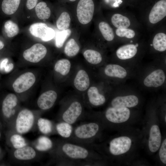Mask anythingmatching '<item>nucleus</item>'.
Masks as SVG:
<instances>
[{
  "mask_svg": "<svg viewBox=\"0 0 166 166\" xmlns=\"http://www.w3.org/2000/svg\"><path fill=\"white\" fill-rule=\"evenodd\" d=\"M4 27L5 32L9 38H13L19 33V30L18 25L11 20L6 22L4 25Z\"/></svg>",
  "mask_w": 166,
  "mask_h": 166,
  "instance_id": "nucleus-31",
  "label": "nucleus"
},
{
  "mask_svg": "<svg viewBox=\"0 0 166 166\" xmlns=\"http://www.w3.org/2000/svg\"><path fill=\"white\" fill-rule=\"evenodd\" d=\"M21 0H3L1 5L2 11L5 14L11 15L18 10Z\"/></svg>",
  "mask_w": 166,
  "mask_h": 166,
  "instance_id": "nucleus-22",
  "label": "nucleus"
},
{
  "mask_svg": "<svg viewBox=\"0 0 166 166\" xmlns=\"http://www.w3.org/2000/svg\"><path fill=\"white\" fill-rule=\"evenodd\" d=\"M80 49V47L75 40L71 38L66 44L64 48V52L67 56L73 57L77 54Z\"/></svg>",
  "mask_w": 166,
  "mask_h": 166,
  "instance_id": "nucleus-29",
  "label": "nucleus"
},
{
  "mask_svg": "<svg viewBox=\"0 0 166 166\" xmlns=\"http://www.w3.org/2000/svg\"><path fill=\"white\" fill-rule=\"evenodd\" d=\"M116 33L119 37H125L128 38H134L135 35L133 30L126 28H117L116 30Z\"/></svg>",
  "mask_w": 166,
  "mask_h": 166,
  "instance_id": "nucleus-37",
  "label": "nucleus"
},
{
  "mask_svg": "<svg viewBox=\"0 0 166 166\" xmlns=\"http://www.w3.org/2000/svg\"><path fill=\"white\" fill-rule=\"evenodd\" d=\"M35 150L31 147L25 146L16 149L14 152V157L17 159L26 160H32L36 156Z\"/></svg>",
  "mask_w": 166,
  "mask_h": 166,
  "instance_id": "nucleus-18",
  "label": "nucleus"
},
{
  "mask_svg": "<svg viewBox=\"0 0 166 166\" xmlns=\"http://www.w3.org/2000/svg\"><path fill=\"white\" fill-rule=\"evenodd\" d=\"M82 112V107L80 103L77 101H74L63 113L62 119L65 122L72 124L76 121Z\"/></svg>",
  "mask_w": 166,
  "mask_h": 166,
  "instance_id": "nucleus-9",
  "label": "nucleus"
},
{
  "mask_svg": "<svg viewBox=\"0 0 166 166\" xmlns=\"http://www.w3.org/2000/svg\"><path fill=\"white\" fill-rule=\"evenodd\" d=\"M165 121L166 122V116H165Z\"/></svg>",
  "mask_w": 166,
  "mask_h": 166,
  "instance_id": "nucleus-45",
  "label": "nucleus"
},
{
  "mask_svg": "<svg viewBox=\"0 0 166 166\" xmlns=\"http://www.w3.org/2000/svg\"><path fill=\"white\" fill-rule=\"evenodd\" d=\"M94 11L93 0H80L77 8V15L79 22L86 25L92 20Z\"/></svg>",
  "mask_w": 166,
  "mask_h": 166,
  "instance_id": "nucleus-1",
  "label": "nucleus"
},
{
  "mask_svg": "<svg viewBox=\"0 0 166 166\" xmlns=\"http://www.w3.org/2000/svg\"><path fill=\"white\" fill-rule=\"evenodd\" d=\"M161 142V135L159 127L154 125L151 127L148 140V146L150 151L156 152L159 149Z\"/></svg>",
  "mask_w": 166,
  "mask_h": 166,
  "instance_id": "nucleus-16",
  "label": "nucleus"
},
{
  "mask_svg": "<svg viewBox=\"0 0 166 166\" xmlns=\"http://www.w3.org/2000/svg\"><path fill=\"white\" fill-rule=\"evenodd\" d=\"M35 7L36 15L39 19L45 20L50 17L51 10L45 2H40L37 4Z\"/></svg>",
  "mask_w": 166,
  "mask_h": 166,
  "instance_id": "nucleus-23",
  "label": "nucleus"
},
{
  "mask_svg": "<svg viewBox=\"0 0 166 166\" xmlns=\"http://www.w3.org/2000/svg\"><path fill=\"white\" fill-rule=\"evenodd\" d=\"M70 21L71 18L69 14L66 12H63L57 20V27L61 30L67 29L70 26Z\"/></svg>",
  "mask_w": 166,
  "mask_h": 166,
  "instance_id": "nucleus-30",
  "label": "nucleus"
},
{
  "mask_svg": "<svg viewBox=\"0 0 166 166\" xmlns=\"http://www.w3.org/2000/svg\"><path fill=\"white\" fill-rule=\"evenodd\" d=\"M75 87L80 91L87 90L90 85V80L87 73L81 69L77 73L73 81Z\"/></svg>",
  "mask_w": 166,
  "mask_h": 166,
  "instance_id": "nucleus-17",
  "label": "nucleus"
},
{
  "mask_svg": "<svg viewBox=\"0 0 166 166\" xmlns=\"http://www.w3.org/2000/svg\"><path fill=\"white\" fill-rule=\"evenodd\" d=\"M10 141L15 149H18L26 145L25 139L21 135L17 134H14L10 137Z\"/></svg>",
  "mask_w": 166,
  "mask_h": 166,
  "instance_id": "nucleus-36",
  "label": "nucleus"
},
{
  "mask_svg": "<svg viewBox=\"0 0 166 166\" xmlns=\"http://www.w3.org/2000/svg\"><path fill=\"white\" fill-rule=\"evenodd\" d=\"M8 61V60L7 58H5L2 61L0 66V68L1 69H4L5 67L7 64Z\"/></svg>",
  "mask_w": 166,
  "mask_h": 166,
  "instance_id": "nucleus-41",
  "label": "nucleus"
},
{
  "mask_svg": "<svg viewBox=\"0 0 166 166\" xmlns=\"http://www.w3.org/2000/svg\"><path fill=\"white\" fill-rule=\"evenodd\" d=\"M62 150L67 156L74 159H84L89 155L88 151L85 148L71 144H64Z\"/></svg>",
  "mask_w": 166,
  "mask_h": 166,
  "instance_id": "nucleus-8",
  "label": "nucleus"
},
{
  "mask_svg": "<svg viewBox=\"0 0 166 166\" xmlns=\"http://www.w3.org/2000/svg\"><path fill=\"white\" fill-rule=\"evenodd\" d=\"M37 124L40 131L43 134H47L52 131V123L48 119L40 118L38 121Z\"/></svg>",
  "mask_w": 166,
  "mask_h": 166,
  "instance_id": "nucleus-35",
  "label": "nucleus"
},
{
  "mask_svg": "<svg viewBox=\"0 0 166 166\" xmlns=\"http://www.w3.org/2000/svg\"><path fill=\"white\" fill-rule=\"evenodd\" d=\"M13 65L12 63L6 64L5 67L4 69L6 72L8 73L10 71L13 69Z\"/></svg>",
  "mask_w": 166,
  "mask_h": 166,
  "instance_id": "nucleus-40",
  "label": "nucleus"
},
{
  "mask_svg": "<svg viewBox=\"0 0 166 166\" xmlns=\"http://www.w3.org/2000/svg\"><path fill=\"white\" fill-rule=\"evenodd\" d=\"M83 56L85 60L89 63L97 64L102 61V57L98 52L92 49L85 50L83 53Z\"/></svg>",
  "mask_w": 166,
  "mask_h": 166,
  "instance_id": "nucleus-25",
  "label": "nucleus"
},
{
  "mask_svg": "<svg viewBox=\"0 0 166 166\" xmlns=\"http://www.w3.org/2000/svg\"><path fill=\"white\" fill-rule=\"evenodd\" d=\"M69 0L70 1L73 2V1H74L76 0Z\"/></svg>",
  "mask_w": 166,
  "mask_h": 166,
  "instance_id": "nucleus-44",
  "label": "nucleus"
},
{
  "mask_svg": "<svg viewBox=\"0 0 166 166\" xmlns=\"http://www.w3.org/2000/svg\"><path fill=\"white\" fill-rule=\"evenodd\" d=\"M105 74L108 76L123 78L126 76L125 69L121 66L115 64L107 65L105 69Z\"/></svg>",
  "mask_w": 166,
  "mask_h": 166,
  "instance_id": "nucleus-20",
  "label": "nucleus"
},
{
  "mask_svg": "<svg viewBox=\"0 0 166 166\" xmlns=\"http://www.w3.org/2000/svg\"><path fill=\"white\" fill-rule=\"evenodd\" d=\"M56 129L59 134L64 138L69 137L72 131L70 124L66 122L58 124L56 126Z\"/></svg>",
  "mask_w": 166,
  "mask_h": 166,
  "instance_id": "nucleus-33",
  "label": "nucleus"
},
{
  "mask_svg": "<svg viewBox=\"0 0 166 166\" xmlns=\"http://www.w3.org/2000/svg\"><path fill=\"white\" fill-rule=\"evenodd\" d=\"M137 48L132 44L126 45L119 48L116 52L117 57L122 60L129 59L133 57L137 52Z\"/></svg>",
  "mask_w": 166,
  "mask_h": 166,
  "instance_id": "nucleus-19",
  "label": "nucleus"
},
{
  "mask_svg": "<svg viewBox=\"0 0 166 166\" xmlns=\"http://www.w3.org/2000/svg\"><path fill=\"white\" fill-rule=\"evenodd\" d=\"M99 129L98 125L95 123H90L78 126L75 130V134L78 138L87 139L96 135Z\"/></svg>",
  "mask_w": 166,
  "mask_h": 166,
  "instance_id": "nucleus-10",
  "label": "nucleus"
},
{
  "mask_svg": "<svg viewBox=\"0 0 166 166\" xmlns=\"http://www.w3.org/2000/svg\"><path fill=\"white\" fill-rule=\"evenodd\" d=\"M135 45V46L137 47L138 46V44H136Z\"/></svg>",
  "mask_w": 166,
  "mask_h": 166,
  "instance_id": "nucleus-43",
  "label": "nucleus"
},
{
  "mask_svg": "<svg viewBox=\"0 0 166 166\" xmlns=\"http://www.w3.org/2000/svg\"><path fill=\"white\" fill-rule=\"evenodd\" d=\"M131 140L127 136H123L114 139L111 141L109 145L110 153L114 155L124 153L130 149Z\"/></svg>",
  "mask_w": 166,
  "mask_h": 166,
  "instance_id": "nucleus-6",
  "label": "nucleus"
},
{
  "mask_svg": "<svg viewBox=\"0 0 166 166\" xmlns=\"http://www.w3.org/2000/svg\"><path fill=\"white\" fill-rule=\"evenodd\" d=\"M71 30L69 29L58 32L55 37V45L58 48L61 47L65 42L71 34Z\"/></svg>",
  "mask_w": 166,
  "mask_h": 166,
  "instance_id": "nucleus-34",
  "label": "nucleus"
},
{
  "mask_svg": "<svg viewBox=\"0 0 166 166\" xmlns=\"http://www.w3.org/2000/svg\"><path fill=\"white\" fill-rule=\"evenodd\" d=\"M166 16V0L157 2L152 8L149 15V20L152 24L160 22Z\"/></svg>",
  "mask_w": 166,
  "mask_h": 166,
  "instance_id": "nucleus-11",
  "label": "nucleus"
},
{
  "mask_svg": "<svg viewBox=\"0 0 166 166\" xmlns=\"http://www.w3.org/2000/svg\"><path fill=\"white\" fill-rule=\"evenodd\" d=\"M130 116V110L127 107L109 108L105 113V117L109 121L117 123L126 121Z\"/></svg>",
  "mask_w": 166,
  "mask_h": 166,
  "instance_id": "nucleus-7",
  "label": "nucleus"
},
{
  "mask_svg": "<svg viewBox=\"0 0 166 166\" xmlns=\"http://www.w3.org/2000/svg\"><path fill=\"white\" fill-rule=\"evenodd\" d=\"M1 136V132H0V138Z\"/></svg>",
  "mask_w": 166,
  "mask_h": 166,
  "instance_id": "nucleus-46",
  "label": "nucleus"
},
{
  "mask_svg": "<svg viewBox=\"0 0 166 166\" xmlns=\"http://www.w3.org/2000/svg\"><path fill=\"white\" fill-rule=\"evenodd\" d=\"M34 121V115L30 110L27 109L21 110L18 114L16 120L17 132L20 134L27 132L32 127Z\"/></svg>",
  "mask_w": 166,
  "mask_h": 166,
  "instance_id": "nucleus-2",
  "label": "nucleus"
},
{
  "mask_svg": "<svg viewBox=\"0 0 166 166\" xmlns=\"http://www.w3.org/2000/svg\"><path fill=\"white\" fill-rule=\"evenodd\" d=\"M138 103L137 97L133 95L119 96L113 99L111 104L113 107H132L136 106Z\"/></svg>",
  "mask_w": 166,
  "mask_h": 166,
  "instance_id": "nucleus-15",
  "label": "nucleus"
},
{
  "mask_svg": "<svg viewBox=\"0 0 166 166\" xmlns=\"http://www.w3.org/2000/svg\"><path fill=\"white\" fill-rule=\"evenodd\" d=\"M87 94L89 102L93 105H101L105 101V97L99 93L98 89L96 87H90L88 90Z\"/></svg>",
  "mask_w": 166,
  "mask_h": 166,
  "instance_id": "nucleus-21",
  "label": "nucleus"
},
{
  "mask_svg": "<svg viewBox=\"0 0 166 166\" xmlns=\"http://www.w3.org/2000/svg\"><path fill=\"white\" fill-rule=\"evenodd\" d=\"M57 98V94L53 90H50L42 93L37 101L38 107L41 109L47 110L51 108Z\"/></svg>",
  "mask_w": 166,
  "mask_h": 166,
  "instance_id": "nucleus-12",
  "label": "nucleus"
},
{
  "mask_svg": "<svg viewBox=\"0 0 166 166\" xmlns=\"http://www.w3.org/2000/svg\"><path fill=\"white\" fill-rule=\"evenodd\" d=\"M165 73L161 69L154 70L144 79V83L148 87H157L162 85L165 81Z\"/></svg>",
  "mask_w": 166,
  "mask_h": 166,
  "instance_id": "nucleus-13",
  "label": "nucleus"
},
{
  "mask_svg": "<svg viewBox=\"0 0 166 166\" xmlns=\"http://www.w3.org/2000/svg\"><path fill=\"white\" fill-rule=\"evenodd\" d=\"M111 21L113 25L117 28H127L130 25V21L128 18L119 14L113 15Z\"/></svg>",
  "mask_w": 166,
  "mask_h": 166,
  "instance_id": "nucleus-24",
  "label": "nucleus"
},
{
  "mask_svg": "<svg viewBox=\"0 0 166 166\" xmlns=\"http://www.w3.org/2000/svg\"><path fill=\"white\" fill-rule=\"evenodd\" d=\"M151 46H152V44H151Z\"/></svg>",
  "mask_w": 166,
  "mask_h": 166,
  "instance_id": "nucleus-47",
  "label": "nucleus"
},
{
  "mask_svg": "<svg viewBox=\"0 0 166 166\" xmlns=\"http://www.w3.org/2000/svg\"><path fill=\"white\" fill-rule=\"evenodd\" d=\"M29 30L33 36L45 42L51 40L55 35L54 30L42 22H37L32 24L29 27Z\"/></svg>",
  "mask_w": 166,
  "mask_h": 166,
  "instance_id": "nucleus-3",
  "label": "nucleus"
},
{
  "mask_svg": "<svg viewBox=\"0 0 166 166\" xmlns=\"http://www.w3.org/2000/svg\"><path fill=\"white\" fill-rule=\"evenodd\" d=\"M47 52L46 47L40 43H36L25 50L23 56L26 61L36 63L39 62L45 56Z\"/></svg>",
  "mask_w": 166,
  "mask_h": 166,
  "instance_id": "nucleus-4",
  "label": "nucleus"
},
{
  "mask_svg": "<svg viewBox=\"0 0 166 166\" xmlns=\"http://www.w3.org/2000/svg\"><path fill=\"white\" fill-rule=\"evenodd\" d=\"M38 0H27L26 6L29 10H31L35 7L38 3Z\"/></svg>",
  "mask_w": 166,
  "mask_h": 166,
  "instance_id": "nucleus-39",
  "label": "nucleus"
},
{
  "mask_svg": "<svg viewBox=\"0 0 166 166\" xmlns=\"http://www.w3.org/2000/svg\"><path fill=\"white\" fill-rule=\"evenodd\" d=\"M18 101L17 96L14 94L7 95L3 100L2 105V111L4 116L9 118L14 114V109Z\"/></svg>",
  "mask_w": 166,
  "mask_h": 166,
  "instance_id": "nucleus-14",
  "label": "nucleus"
},
{
  "mask_svg": "<svg viewBox=\"0 0 166 166\" xmlns=\"http://www.w3.org/2000/svg\"><path fill=\"white\" fill-rule=\"evenodd\" d=\"M99 28L103 36L108 41H112L114 35L112 28L106 22H101L99 24Z\"/></svg>",
  "mask_w": 166,
  "mask_h": 166,
  "instance_id": "nucleus-28",
  "label": "nucleus"
},
{
  "mask_svg": "<svg viewBox=\"0 0 166 166\" xmlns=\"http://www.w3.org/2000/svg\"><path fill=\"white\" fill-rule=\"evenodd\" d=\"M53 144L51 140L45 136H41L38 139L36 146V149L41 151H45L50 149Z\"/></svg>",
  "mask_w": 166,
  "mask_h": 166,
  "instance_id": "nucleus-32",
  "label": "nucleus"
},
{
  "mask_svg": "<svg viewBox=\"0 0 166 166\" xmlns=\"http://www.w3.org/2000/svg\"><path fill=\"white\" fill-rule=\"evenodd\" d=\"M131 42H132V41H131Z\"/></svg>",
  "mask_w": 166,
  "mask_h": 166,
  "instance_id": "nucleus-48",
  "label": "nucleus"
},
{
  "mask_svg": "<svg viewBox=\"0 0 166 166\" xmlns=\"http://www.w3.org/2000/svg\"><path fill=\"white\" fill-rule=\"evenodd\" d=\"M4 46V43L1 41L0 40V50L2 49Z\"/></svg>",
  "mask_w": 166,
  "mask_h": 166,
  "instance_id": "nucleus-42",
  "label": "nucleus"
},
{
  "mask_svg": "<svg viewBox=\"0 0 166 166\" xmlns=\"http://www.w3.org/2000/svg\"><path fill=\"white\" fill-rule=\"evenodd\" d=\"M160 160L164 164H166V139L164 140L160 147L159 153Z\"/></svg>",
  "mask_w": 166,
  "mask_h": 166,
  "instance_id": "nucleus-38",
  "label": "nucleus"
},
{
  "mask_svg": "<svg viewBox=\"0 0 166 166\" xmlns=\"http://www.w3.org/2000/svg\"><path fill=\"white\" fill-rule=\"evenodd\" d=\"M71 66V63L69 60L62 59L57 61L54 65V69L61 75L65 76L69 73Z\"/></svg>",
  "mask_w": 166,
  "mask_h": 166,
  "instance_id": "nucleus-27",
  "label": "nucleus"
},
{
  "mask_svg": "<svg viewBox=\"0 0 166 166\" xmlns=\"http://www.w3.org/2000/svg\"><path fill=\"white\" fill-rule=\"evenodd\" d=\"M35 81V77L32 73H25L19 76L14 82L12 85L13 89L17 93L24 92L34 85Z\"/></svg>",
  "mask_w": 166,
  "mask_h": 166,
  "instance_id": "nucleus-5",
  "label": "nucleus"
},
{
  "mask_svg": "<svg viewBox=\"0 0 166 166\" xmlns=\"http://www.w3.org/2000/svg\"><path fill=\"white\" fill-rule=\"evenodd\" d=\"M152 45L156 50L162 52L166 50V35L163 33H158L154 36Z\"/></svg>",
  "mask_w": 166,
  "mask_h": 166,
  "instance_id": "nucleus-26",
  "label": "nucleus"
}]
</instances>
